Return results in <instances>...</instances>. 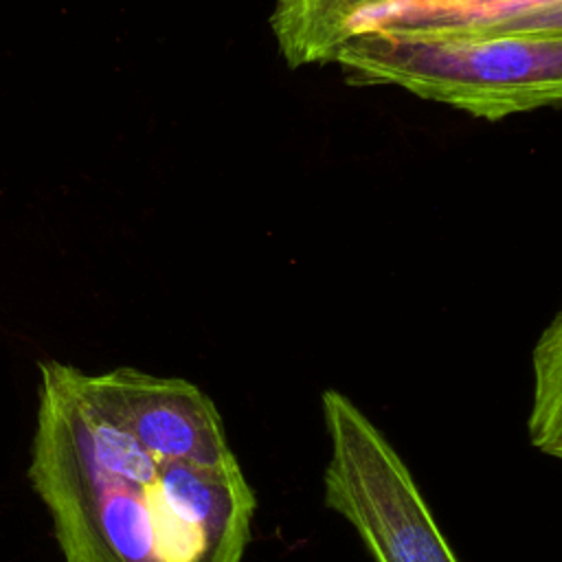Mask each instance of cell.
I'll list each match as a JSON object with an SVG mask.
<instances>
[{
  "label": "cell",
  "instance_id": "8992f818",
  "mask_svg": "<svg viewBox=\"0 0 562 562\" xmlns=\"http://www.w3.org/2000/svg\"><path fill=\"white\" fill-rule=\"evenodd\" d=\"M527 430L536 450L562 459V314L553 316L533 347V404Z\"/></svg>",
  "mask_w": 562,
  "mask_h": 562
},
{
  "label": "cell",
  "instance_id": "3957f363",
  "mask_svg": "<svg viewBox=\"0 0 562 562\" xmlns=\"http://www.w3.org/2000/svg\"><path fill=\"white\" fill-rule=\"evenodd\" d=\"M329 457L323 503L360 538L373 562H459L391 439L345 393H321Z\"/></svg>",
  "mask_w": 562,
  "mask_h": 562
},
{
  "label": "cell",
  "instance_id": "6da1fadb",
  "mask_svg": "<svg viewBox=\"0 0 562 562\" xmlns=\"http://www.w3.org/2000/svg\"><path fill=\"white\" fill-rule=\"evenodd\" d=\"M26 476L64 562H244L257 496L239 461H162L88 397L81 369L40 362Z\"/></svg>",
  "mask_w": 562,
  "mask_h": 562
},
{
  "label": "cell",
  "instance_id": "277c9868",
  "mask_svg": "<svg viewBox=\"0 0 562 562\" xmlns=\"http://www.w3.org/2000/svg\"><path fill=\"white\" fill-rule=\"evenodd\" d=\"M81 384L108 419L162 461H237L215 402L184 378L116 367L101 373L81 371Z\"/></svg>",
  "mask_w": 562,
  "mask_h": 562
},
{
  "label": "cell",
  "instance_id": "5b68a950",
  "mask_svg": "<svg viewBox=\"0 0 562 562\" xmlns=\"http://www.w3.org/2000/svg\"><path fill=\"white\" fill-rule=\"evenodd\" d=\"M393 0H274L270 31L290 68L334 61L338 48L375 9Z\"/></svg>",
  "mask_w": 562,
  "mask_h": 562
},
{
  "label": "cell",
  "instance_id": "7a4b0ae2",
  "mask_svg": "<svg viewBox=\"0 0 562 562\" xmlns=\"http://www.w3.org/2000/svg\"><path fill=\"white\" fill-rule=\"evenodd\" d=\"M334 61L349 83L395 86L487 121L562 97V33L369 29Z\"/></svg>",
  "mask_w": 562,
  "mask_h": 562
}]
</instances>
